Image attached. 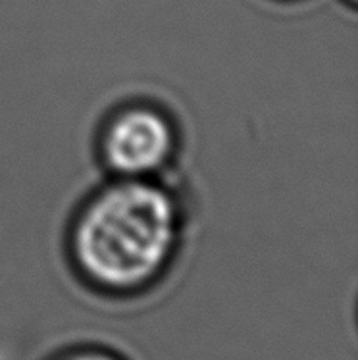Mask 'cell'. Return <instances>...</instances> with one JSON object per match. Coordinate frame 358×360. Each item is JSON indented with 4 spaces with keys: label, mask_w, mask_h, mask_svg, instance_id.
<instances>
[{
    "label": "cell",
    "mask_w": 358,
    "mask_h": 360,
    "mask_svg": "<svg viewBox=\"0 0 358 360\" xmlns=\"http://www.w3.org/2000/svg\"><path fill=\"white\" fill-rule=\"evenodd\" d=\"M98 150L114 177L158 179L176 156V125L153 104H129L104 124Z\"/></svg>",
    "instance_id": "cell-2"
},
{
    "label": "cell",
    "mask_w": 358,
    "mask_h": 360,
    "mask_svg": "<svg viewBox=\"0 0 358 360\" xmlns=\"http://www.w3.org/2000/svg\"><path fill=\"white\" fill-rule=\"evenodd\" d=\"M183 210L156 179L114 177L89 197L70 233V255L89 285L110 295L154 285L176 257Z\"/></svg>",
    "instance_id": "cell-1"
},
{
    "label": "cell",
    "mask_w": 358,
    "mask_h": 360,
    "mask_svg": "<svg viewBox=\"0 0 358 360\" xmlns=\"http://www.w3.org/2000/svg\"><path fill=\"white\" fill-rule=\"evenodd\" d=\"M349 2H351V4H354V0H349Z\"/></svg>",
    "instance_id": "cell-4"
},
{
    "label": "cell",
    "mask_w": 358,
    "mask_h": 360,
    "mask_svg": "<svg viewBox=\"0 0 358 360\" xmlns=\"http://www.w3.org/2000/svg\"><path fill=\"white\" fill-rule=\"evenodd\" d=\"M54 360H124L112 351L98 349V347H83V349H73L68 353L60 354Z\"/></svg>",
    "instance_id": "cell-3"
}]
</instances>
